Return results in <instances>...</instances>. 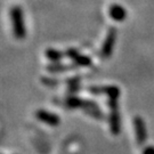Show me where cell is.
Instances as JSON below:
<instances>
[{
	"label": "cell",
	"mask_w": 154,
	"mask_h": 154,
	"mask_svg": "<svg viewBox=\"0 0 154 154\" xmlns=\"http://www.w3.org/2000/svg\"><path fill=\"white\" fill-rule=\"evenodd\" d=\"M11 24H13V32L15 38L18 40H22L25 38V25H24V20H23V11L20 6L13 7L11 11Z\"/></svg>",
	"instance_id": "1"
},
{
	"label": "cell",
	"mask_w": 154,
	"mask_h": 154,
	"mask_svg": "<svg viewBox=\"0 0 154 154\" xmlns=\"http://www.w3.org/2000/svg\"><path fill=\"white\" fill-rule=\"evenodd\" d=\"M88 90L95 95H106L109 99H119L120 97V88L116 86H95L89 87Z\"/></svg>",
	"instance_id": "2"
},
{
	"label": "cell",
	"mask_w": 154,
	"mask_h": 154,
	"mask_svg": "<svg viewBox=\"0 0 154 154\" xmlns=\"http://www.w3.org/2000/svg\"><path fill=\"white\" fill-rule=\"evenodd\" d=\"M116 40V29L114 26H111L110 30L107 31L106 38H105L104 42H103V47H102V56L104 58H109L112 55Z\"/></svg>",
	"instance_id": "3"
},
{
	"label": "cell",
	"mask_w": 154,
	"mask_h": 154,
	"mask_svg": "<svg viewBox=\"0 0 154 154\" xmlns=\"http://www.w3.org/2000/svg\"><path fill=\"white\" fill-rule=\"evenodd\" d=\"M134 128H135L136 142L138 145H143L147 139V131H146V126L142 116H136L134 118Z\"/></svg>",
	"instance_id": "4"
},
{
	"label": "cell",
	"mask_w": 154,
	"mask_h": 154,
	"mask_svg": "<svg viewBox=\"0 0 154 154\" xmlns=\"http://www.w3.org/2000/svg\"><path fill=\"white\" fill-rule=\"evenodd\" d=\"M65 55L71 60L74 64H77L78 66H82V67H88L91 64V60L88 56L80 54L77 49L74 48H70L65 51Z\"/></svg>",
	"instance_id": "5"
},
{
	"label": "cell",
	"mask_w": 154,
	"mask_h": 154,
	"mask_svg": "<svg viewBox=\"0 0 154 154\" xmlns=\"http://www.w3.org/2000/svg\"><path fill=\"white\" fill-rule=\"evenodd\" d=\"M35 118L38 119L39 121L44 122V123L51 127L58 126L60 122H61V119H60V116H57V114H54V113L48 112V111L46 110H42V109L35 112Z\"/></svg>",
	"instance_id": "6"
},
{
	"label": "cell",
	"mask_w": 154,
	"mask_h": 154,
	"mask_svg": "<svg viewBox=\"0 0 154 154\" xmlns=\"http://www.w3.org/2000/svg\"><path fill=\"white\" fill-rule=\"evenodd\" d=\"M85 113L89 114L90 116H93L95 119H103L104 118V114L102 113L100 109L98 107V105L96 103H94L91 100H88V99H83V104L82 107Z\"/></svg>",
	"instance_id": "7"
},
{
	"label": "cell",
	"mask_w": 154,
	"mask_h": 154,
	"mask_svg": "<svg viewBox=\"0 0 154 154\" xmlns=\"http://www.w3.org/2000/svg\"><path fill=\"white\" fill-rule=\"evenodd\" d=\"M110 129L113 135H119L121 131V120H120V112L119 107L110 109Z\"/></svg>",
	"instance_id": "8"
},
{
	"label": "cell",
	"mask_w": 154,
	"mask_h": 154,
	"mask_svg": "<svg viewBox=\"0 0 154 154\" xmlns=\"http://www.w3.org/2000/svg\"><path fill=\"white\" fill-rule=\"evenodd\" d=\"M109 15L116 22H122L127 17V11L122 6L112 5L109 9Z\"/></svg>",
	"instance_id": "9"
},
{
	"label": "cell",
	"mask_w": 154,
	"mask_h": 154,
	"mask_svg": "<svg viewBox=\"0 0 154 154\" xmlns=\"http://www.w3.org/2000/svg\"><path fill=\"white\" fill-rule=\"evenodd\" d=\"M45 54L47 56V58L53 62H58L60 60H62V57L64 56V54L57 49L54 48H48V49L45 51Z\"/></svg>",
	"instance_id": "10"
},
{
	"label": "cell",
	"mask_w": 154,
	"mask_h": 154,
	"mask_svg": "<svg viewBox=\"0 0 154 154\" xmlns=\"http://www.w3.org/2000/svg\"><path fill=\"white\" fill-rule=\"evenodd\" d=\"M65 104L70 107V109H81L83 104V99L79 98L77 96H71L66 99Z\"/></svg>",
	"instance_id": "11"
},
{
	"label": "cell",
	"mask_w": 154,
	"mask_h": 154,
	"mask_svg": "<svg viewBox=\"0 0 154 154\" xmlns=\"http://www.w3.org/2000/svg\"><path fill=\"white\" fill-rule=\"evenodd\" d=\"M74 66L70 65H64V64H60V63H55V64H50L47 66V70L51 73H57V72H63V71H69L72 70Z\"/></svg>",
	"instance_id": "12"
},
{
	"label": "cell",
	"mask_w": 154,
	"mask_h": 154,
	"mask_svg": "<svg viewBox=\"0 0 154 154\" xmlns=\"http://www.w3.org/2000/svg\"><path fill=\"white\" fill-rule=\"evenodd\" d=\"M67 83H69L70 93H74V91H77L78 87H79V83H80V78H79V77L71 78V79H69V80H67Z\"/></svg>",
	"instance_id": "13"
},
{
	"label": "cell",
	"mask_w": 154,
	"mask_h": 154,
	"mask_svg": "<svg viewBox=\"0 0 154 154\" xmlns=\"http://www.w3.org/2000/svg\"><path fill=\"white\" fill-rule=\"evenodd\" d=\"M41 81L44 85L46 86H49V87H55L58 85V81L57 80H54V79H49V78H42L41 79Z\"/></svg>",
	"instance_id": "14"
},
{
	"label": "cell",
	"mask_w": 154,
	"mask_h": 154,
	"mask_svg": "<svg viewBox=\"0 0 154 154\" xmlns=\"http://www.w3.org/2000/svg\"><path fill=\"white\" fill-rule=\"evenodd\" d=\"M142 154H154V146H146Z\"/></svg>",
	"instance_id": "15"
}]
</instances>
